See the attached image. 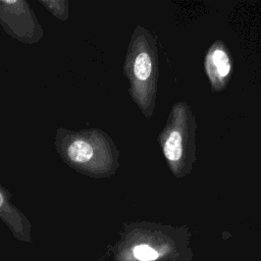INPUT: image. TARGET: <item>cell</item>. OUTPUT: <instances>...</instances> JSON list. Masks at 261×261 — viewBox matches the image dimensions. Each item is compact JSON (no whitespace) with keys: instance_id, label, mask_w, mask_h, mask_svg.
I'll use <instances>...</instances> for the list:
<instances>
[{"instance_id":"1","label":"cell","mask_w":261,"mask_h":261,"mask_svg":"<svg viewBox=\"0 0 261 261\" xmlns=\"http://www.w3.org/2000/svg\"><path fill=\"white\" fill-rule=\"evenodd\" d=\"M54 147L67 166L93 178L110 177L119 168V150L112 138L100 128L58 127Z\"/></svg>"},{"instance_id":"2","label":"cell","mask_w":261,"mask_h":261,"mask_svg":"<svg viewBox=\"0 0 261 261\" xmlns=\"http://www.w3.org/2000/svg\"><path fill=\"white\" fill-rule=\"evenodd\" d=\"M123 74L133 102L145 117H151L157 97L158 51L156 39L142 24H138L130 36L123 62Z\"/></svg>"},{"instance_id":"3","label":"cell","mask_w":261,"mask_h":261,"mask_svg":"<svg viewBox=\"0 0 261 261\" xmlns=\"http://www.w3.org/2000/svg\"><path fill=\"white\" fill-rule=\"evenodd\" d=\"M196 121L186 102L175 103L158 136L166 163L177 178L189 174L196 160Z\"/></svg>"},{"instance_id":"4","label":"cell","mask_w":261,"mask_h":261,"mask_svg":"<svg viewBox=\"0 0 261 261\" xmlns=\"http://www.w3.org/2000/svg\"><path fill=\"white\" fill-rule=\"evenodd\" d=\"M0 25L6 34L23 44L39 43L44 37L36 13L24 0H0Z\"/></svg>"},{"instance_id":"5","label":"cell","mask_w":261,"mask_h":261,"mask_svg":"<svg viewBox=\"0 0 261 261\" xmlns=\"http://www.w3.org/2000/svg\"><path fill=\"white\" fill-rule=\"evenodd\" d=\"M204 65L212 90L222 91L230 79L232 63L229 51L221 41H216L209 48Z\"/></svg>"},{"instance_id":"6","label":"cell","mask_w":261,"mask_h":261,"mask_svg":"<svg viewBox=\"0 0 261 261\" xmlns=\"http://www.w3.org/2000/svg\"><path fill=\"white\" fill-rule=\"evenodd\" d=\"M11 199L9 191L0 185V220L17 241L32 243V223Z\"/></svg>"},{"instance_id":"7","label":"cell","mask_w":261,"mask_h":261,"mask_svg":"<svg viewBox=\"0 0 261 261\" xmlns=\"http://www.w3.org/2000/svg\"><path fill=\"white\" fill-rule=\"evenodd\" d=\"M39 2L57 19L65 21L69 18V2L67 0H40Z\"/></svg>"}]
</instances>
